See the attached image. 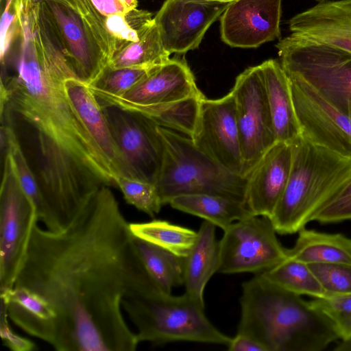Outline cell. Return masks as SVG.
<instances>
[{
  "instance_id": "obj_1",
  "label": "cell",
  "mask_w": 351,
  "mask_h": 351,
  "mask_svg": "<svg viewBox=\"0 0 351 351\" xmlns=\"http://www.w3.org/2000/svg\"><path fill=\"white\" fill-rule=\"evenodd\" d=\"M14 286L49 306L53 320L45 341L58 351L135 350L139 342L123 300L162 291L108 186L62 229L34 226Z\"/></svg>"
},
{
  "instance_id": "obj_2",
  "label": "cell",
  "mask_w": 351,
  "mask_h": 351,
  "mask_svg": "<svg viewBox=\"0 0 351 351\" xmlns=\"http://www.w3.org/2000/svg\"><path fill=\"white\" fill-rule=\"evenodd\" d=\"M1 67V121L14 131L63 228L101 186H115L117 175L68 97L64 81L75 71L42 54L30 25L22 27Z\"/></svg>"
},
{
  "instance_id": "obj_3",
  "label": "cell",
  "mask_w": 351,
  "mask_h": 351,
  "mask_svg": "<svg viewBox=\"0 0 351 351\" xmlns=\"http://www.w3.org/2000/svg\"><path fill=\"white\" fill-rule=\"evenodd\" d=\"M237 332L267 351H321L339 339L332 322L310 302L256 274L242 285Z\"/></svg>"
},
{
  "instance_id": "obj_4",
  "label": "cell",
  "mask_w": 351,
  "mask_h": 351,
  "mask_svg": "<svg viewBox=\"0 0 351 351\" xmlns=\"http://www.w3.org/2000/svg\"><path fill=\"white\" fill-rule=\"evenodd\" d=\"M289 180L271 217L280 234L298 232L351 180V159L299 135L293 141Z\"/></svg>"
},
{
  "instance_id": "obj_5",
  "label": "cell",
  "mask_w": 351,
  "mask_h": 351,
  "mask_svg": "<svg viewBox=\"0 0 351 351\" xmlns=\"http://www.w3.org/2000/svg\"><path fill=\"white\" fill-rule=\"evenodd\" d=\"M158 131L164 156L155 186L163 205L176 196L190 194H211L244 203L248 176L234 173L217 163L190 137L160 126Z\"/></svg>"
},
{
  "instance_id": "obj_6",
  "label": "cell",
  "mask_w": 351,
  "mask_h": 351,
  "mask_svg": "<svg viewBox=\"0 0 351 351\" xmlns=\"http://www.w3.org/2000/svg\"><path fill=\"white\" fill-rule=\"evenodd\" d=\"M122 306L136 328L139 343L192 341L228 346L231 339L208 319L204 302L186 292L175 296L159 291L128 298Z\"/></svg>"
},
{
  "instance_id": "obj_7",
  "label": "cell",
  "mask_w": 351,
  "mask_h": 351,
  "mask_svg": "<svg viewBox=\"0 0 351 351\" xmlns=\"http://www.w3.org/2000/svg\"><path fill=\"white\" fill-rule=\"evenodd\" d=\"M281 65L351 119V53L295 36L276 45Z\"/></svg>"
},
{
  "instance_id": "obj_8",
  "label": "cell",
  "mask_w": 351,
  "mask_h": 351,
  "mask_svg": "<svg viewBox=\"0 0 351 351\" xmlns=\"http://www.w3.org/2000/svg\"><path fill=\"white\" fill-rule=\"evenodd\" d=\"M0 189V290L12 288L38 219L22 189L12 158H4Z\"/></svg>"
},
{
  "instance_id": "obj_9",
  "label": "cell",
  "mask_w": 351,
  "mask_h": 351,
  "mask_svg": "<svg viewBox=\"0 0 351 351\" xmlns=\"http://www.w3.org/2000/svg\"><path fill=\"white\" fill-rule=\"evenodd\" d=\"M269 217L248 215L223 230L219 241L218 273L261 274L287 257V248L279 241Z\"/></svg>"
},
{
  "instance_id": "obj_10",
  "label": "cell",
  "mask_w": 351,
  "mask_h": 351,
  "mask_svg": "<svg viewBox=\"0 0 351 351\" xmlns=\"http://www.w3.org/2000/svg\"><path fill=\"white\" fill-rule=\"evenodd\" d=\"M234 97L243 158V176H248L276 142L260 66L239 74L230 91Z\"/></svg>"
},
{
  "instance_id": "obj_11",
  "label": "cell",
  "mask_w": 351,
  "mask_h": 351,
  "mask_svg": "<svg viewBox=\"0 0 351 351\" xmlns=\"http://www.w3.org/2000/svg\"><path fill=\"white\" fill-rule=\"evenodd\" d=\"M288 77L300 135L351 159V119L308 84Z\"/></svg>"
},
{
  "instance_id": "obj_12",
  "label": "cell",
  "mask_w": 351,
  "mask_h": 351,
  "mask_svg": "<svg viewBox=\"0 0 351 351\" xmlns=\"http://www.w3.org/2000/svg\"><path fill=\"white\" fill-rule=\"evenodd\" d=\"M103 108L115 143L135 178L155 184L164 156L158 125L138 112L113 106Z\"/></svg>"
},
{
  "instance_id": "obj_13",
  "label": "cell",
  "mask_w": 351,
  "mask_h": 351,
  "mask_svg": "<svg viewBox=\"0 0 351 351\" xmlns=\"http://www.w3.org/2000/svg\"><path fill=\"white\" fill-rule=\"evenodd\" d=\"M195 145L230 171L243 176V158L233 95L202 100L191 138Z\"/></svg>"
},
{
  "instance_id": "obj_14",
  "label": "cell",
  "mask_w": 351,
  "mask_h": 351,
  "mask_svg": "<svg viewBox=\"0 0 351 351\" xmlns=\"http://www.w3.org/2000/svg\"><path fill=\"white\" fill-rule=\"evenodd\" d=\"M77 75L91 84L108 59L71 0H41Z\"/></svg>"
},
{
  "instance_id": "obj_15",
  "label": "cell",
  "mask_w": 351,
  "mask_h": 351,
  "mask_svg": "<svg viewBox=\"0 0 351 351\" xmlns=\"http://www.w3.org/2000/svg\"><path fill=\"white\" fill-rule=\"evenodd\" d=\"M230 3L165 0L154 17L165 50L184 53L198 48L207 29Z\"/></svg>"
},
{
  "instance_id": "obj_16",
  "label": "cell",
  "mask_w": 351,
  "mask_h": 351,
  "mask_svg": "<svg viewBox=\"0 0 351 351\" xmlns=\"http://www.w3.org/2000/svg\"><path fill=\"white\" fill-rule=\"evenodd\" d=\"M93 91L103 106L118 103L142 106H160L202 94L197 87L193 74L185 60L177 56L155 68L122 96Z\"/></svg>"
},
{
  "instance_id": "obj_17",
  "label": "cell",
  "mask_w": 351,
  "mask_h": 351,
  "mask_svg": "<svg viewBox=\"0 0 351 351\" xmlns=\"http://www.w3.org/2000/svg\"><path fill=\"white\" fill-rule=\"evenodd\" d=\"M282 0H237L220 18L221 37L232 47L255 48L280 38Z\"/></svg>"
},
{
  "instance_id": "obj_18",
  "label": "cell",
  "mask_w": 351,
  "mask_h": 351,
  "mask_svg": "<svg viewBox=\"0 0 351 351\" xmlns=\"http://www.w3.org/2000/svg\"><path fill=\"white\" fill-rule=\"evenodd\" d=\"M292 156L291 142L276 141L253 168L244 200L251 215L271 217L287 186Z\"/></svg>"
},
{
  "instance_id": "obj_19",
  "label": "cell",
  "mask_w": 351,
  "mask_h": 351,
  "mask_svg": "<svg viewBox=\"0 0 351 351\" xmlns=\"http://www.w3.org/2000/svg\"><path fill=\"white\" fill-rule=\"evenodd\" d=\"M64 87L77 113L117 176L135 178L115 143L104 109L89 84L75 75L65 80Z\"/></svg>"
},
{
  "instance_id": "obj_20",
  "label": "cell",
  "mask_w": 351,
  "mask_h": 351,
  "mask_svg": "<svg viewBox=\"0 0 351 351\" xmlns=\"http://www.w3.org/2000/svg\"><path fill=\"white\" fill-rule=\"evenodd\" d=\"M292 34L351 53V0L327 1L289 21Z\"/></svg>"
},
{
  "instance_id": "obj_21",
  "label": "cell",
  "mask_w": 351,
  "mask_h": 351,
  "mask_svg": "<svg viewBox=\"0 0 351 351\" xmlns=\"http://www.w3.org/2000/svg\"><path fill=\"white\" fill-rule=\"evenodd\" d=\"M259 66L276 141L291 142L300 135V129L289 78L276 60H266Z\"/></svg>"
},
{
  "instance_id": "obj_22",
  "label": "cell",
  "mask_w": 351,
  "mask_h": 351,
  "mask_svg": "<svg viewBox=\"0 0 351 351\" xmlns=\"http://www.w3.org/2000/svg\"><path fill=\"white\" fill-rule=\"evenodd\" d=\"M215 228L213 223L204 220L197 231L193 245L184 258L185 292L202 302L205 287L219 267V245Z\"/></svg>"
},
{
  "instance_id": "obj_23",
  "label": "cell",
  "mask_w": 351,
  "mask_h": 351,
  "mask_svg": "<svg viewBox=\"0 0 351 351\" xmlns=\"http://www.w3.org/2000/svg\"><path fill=\"white\" fill-rule=\"evenodd\" d=\"M287 257L306 264L351 263V239L340 233H325L305 227L298 232Z\"/></svg>"
},
{
  "instance_id": "obj_24",
  "label": "cell",
  "mask_w": 351,
  "mask_h": 351,
  "mask_svg": "<svg viewBox=\"0 0 351 351\" xmlns=\"http://www.w3.org/2000/svg\"><path fill=\"white\" fill-rule=\"evenodd\" d=\"M169 204L176 210L201 217L223 230L251 215L243 202L211 194L179 195L172 198Z\"/></svg>"
},
{
  "instance_id": "obj_25",
  "label": "cell",
  "mask_w": 351,
  "mask_h": 351,
  "mask_svg": "<svg viewBox=\"0 0 351 351\" xmlns=\"http://www.w3.org/2000/svg\"><path fill=\"white\" fill-rule=\"evenodd\" d=\"M1 123V143L6 144L7 152L12 158L21 186L35 207L38 221L43 223L48 230H61L47 205L14 131L8 123L5 121Z\"/></svg>"
},
{
  "instance_id": "obj_26",
  "label": "cell",
  "mask_w": 351,
  "mask_h": 351,
  "mask_svg": "<svg viewBox=\"0 0 351 351\" xmlns=\"http://www.w3.org/2000/svg\"><path fill=\"white\" fill-rule=\"evenodd\" d=\"M203 94L187 99L160 106H142L126 104H114L110 106L140 113L152 120L158 126L173 130L192 137L196 128Z\"/></svg>"
},
{
  "instance_id": "obj_27",
  "label": "cell",
  "mask_w": 351,
  "mask_h": 351,
  "mask_svg": "<svg viewBox=\"0 0 351 351\" xmlns=\"http://www.w3.org/2000/svg\"><path fill=\"white\" fill-rule=\"evenodd\" d=\"M141 259L151 278L166 293L183 285L184 258L135 237Z\"/></svg>"
},
{
  "instance_id": "obj_28",
  "label": "cell",
  "mask_w": 351,
  "mask_h": 351,
  "mask_svg": "<svg viewBox=\"0 0 351 351\" xmlns=\"http://www.w3.org/2000/svg\"><path fill=\"white\" fill-rule=\"evenodd\" d=\"M130 228L135 237L182 258L187 256L197 237V231L163 220L130 223Z\"/></svg>"
},
{
  "instance_id": "obj_29",
  "label": "cell",
  "mask_w": 351,
  "mask_h": 351,
  "mask_svg": "<svg viewBox=\"0 0 351 351\" xmlns=\"http://www.w3.org/2000/svg\"><path fill=\"white\" fill-rule=\"evenodd\" d=\"M164 48L155 22L136 42L117 51L108 62L113 68L126 66L153 67L163 64L169 58Z\"/></svg>"
},
{
  "instance_id": "obj_30",
  "label": "cell",
  "mask_w": 351,
  "mask_h": 351,
  "mask_svg": "<svg viewBox=\"0 0 351 351\" xmlns=\"http://www.w3.org/2000/svg\"><path fill=\"white\" fill-rule=\"evenodd\" d=\"M261 274L276 285L300 295L318 298L326 295L308 265L290 257Z\"/></svg>"
},
{
  "instance_id": "obj_31",
  "label": "cell",
  "mask_w": 351,
  "mask_h": 351,
  "mask_svg": "<svg viewBox=\"0 0 351 351\" xmlns=\"http://www.w3.org/2000/svg\"><path fill=\"white\" fill-rule=\"evenodd\" d=\"M156 67L113 68L107 64L97 78L89 86L93 90L122 96Z\"/></svg>"
},
{
  "instance_id": "obj_32",
  "label": "cell",
  "mask_w": 351,
  "mask_h": 351,
  "mask_svg": "<svg viewBox=\"0 0 351 351\" xmlns=\"http://www.w3.org/2000/svg\"><path fill=\"white\" fill-rule=\"evenodd\" d=\"M115 185L126 202L150 217L158 214L163 206L154 184L124 176L115 178Z\"/></svg>"
},
{
  "instance_id": "obj_33",
  "label": "cell",
  "mask_w": 351,
  "mask_h": 351,
  "mask_svg": "<svg viewBox=\"0 0 351 351\" xmlns=\"http://www.w3.org/2000/svg\"><path fill=\"white\" fill-rule=\"evenodd\" d=\"M309 302L332 322L339 339L351 338V293L327 294Z\"/></svg>"
},
{
  "instance_id": "obj_34",
  "label": "cell",
  "mask_w": 351,
  "mask_h": 351,
  "mask_svg": "<svg viewBox=\"0 0 351 351\" xmlns=\"http://www.w3.org/2000/svg\"><path fill=\"white\" fill-rule=\"evenodd\" d=\"M327 294L351 293V263L308 264Z\"/></svg>"
},
{
  "instance_id": "obj_35",
  "label": "cell",
  "mask_w": 351,
  "mask_h": 351,
  "mask_svg": "<svg viewBox=\"0 0 351 351\" xmlns=\"http://www.w3.org/2000/svg\"><path fill=\"white\" fill-rule=\"evenodd\" d=\"M71 1L93 32L106 57L110 60L115 51V46L106 29L105 18L96 10L91 0Z\"/></svg>"
},
{
  "instance_id": "obj_36",
  "label": "cell",
  "mask_w": 351,
  "mask_h": 351,
  "mask_svg": "<svg viewBox=\"0 0 351 351\" xmlns=\"http://www.w3.org/2000/svg\"><path fill=\"white\" fill-rule=\"evenodd\" d=\"M21 11L22 0H6L1 19V60L20 33Z\"/></svg>"
},
{
  "instance_id": "obj_37",
  "label": "cell",
  "mask_w": 351,
  "mask_h": 351,
  "mask_svg": "<svg viewBox=\"0 0 351 351\" xmlns=\"http://www.w3.org/2000/svg\"><path fill=\"white\" fill-rule=\"evenodd\" d=\"M321 223L351 221V180L341 191L313 217Z\"/></svg>"
},
{
  "instance_id": "obj_38",
  "label": "cell",
  "mask_w": 351,
  "mask_h": 351,
  "mask_svg": "<svg viewBox=\"0 0 351 351\" xmlns=\"http://www.w3.org/2000/svg\"><path fill=\"white\" fill-rule=\"evenodd\" d=\"M8 315L5 307L1 304L0 335L5 346L13 351H31L36 348V344L17 334L10 328Z\"/></svg>"
},
{
  "instance_id": "obj_39",
  "label": "cell",
  "mask_w": 351,
  "mask_h": 351,
  "mask_svg": "<svg viewBox=\"0 0 351 351\" xmlns=\"http://www.w3.org/2000/svg\"><path fill=\"white\" fill-rule=\"evenodd\" d=\"M227 346L230 351H267L256 339L240 332H237V335L231 338Z\"/></svg>"
},
{
  "instance_id": "obj_40",
  "label": "cell",
  "mask_w": 351,
  "mask_h": 351,
  "mask_svg": "<svg viewBox=\"0 0 351 351\" xmlns=\"http://www.w3.org/2000/svg\"><path fill=\"white\" fill-rule=\"evenodd\" d=\"M91 2L96 10L104 18L128 12L120 0H91Z\"/></svg>"
},
{
  "instance_id": "obj_41",
  "label": "cell",
  "mask_w": 351,
  "mask_h": 351,
  "mask_svg": "<svg viewBox=\"0 0 351 351\" xmlns=\"http://www.w3.org/2000/svg\"><path fill=\"white\" fill-rule=\"evenodd\" d=\"M335 351H351V338L347 340H341L334 348Z\"/></svg>"
},
{
  "instance_id": "obj_42",
  "label": "cell",
  "mask_w": 351,
  "mask_h": 351,
  "mask_svg": "<svg viewBox=\"0 0 351 351\" xmlns=\"http://www.w3.org/2000/svg\"><path fill=\"white\" fill-rule=\"evenodd\" d=\"M128 11L137 8V0H120Z\"/></svg>"
},
{
  "instance_id": "obj_43",
  "label": "cell",
  "mask_w": 351,
  "mask_h": 351,
  "mask_svg": "<svg viewBox=\"0 0 351 351\" xmlns=\"http://www.w3.org/2000/svg\"><path fill=\"white\" fill-rule=\"evenodd\" d=\"M35 0H22V8L25 11H28L33 6Z\"/></svg>"
},
{
  "instance_id": "obj_44",
  "label": "cell",
  "mask_w": 351,
  "mask_h": 351,
  "mask_svg": "<svg viewBox=\"0 0 351 351\" xmlns=\"http://www.w3.org/2000/svg\"><path fill=\"white\" fill-rule=\"evenodd\" d=\"M204 1H217V2H232L237 0H204Z\"/></svg>"
},
{
  "instance_id": "obj_45",
  "label": "cell",
  "mask_w": 351,
  "mask_h": 351,
  "mask_svg": "<svg viewBox=\"0 0 351 351\" xmlns=\"http://www.w3.org/2000/svg\"><path fill=\"white\" fill-rule=\"evenodd\" d=\"M319 1H320V0H319Z\"/></svg>"
}]
</instances>
